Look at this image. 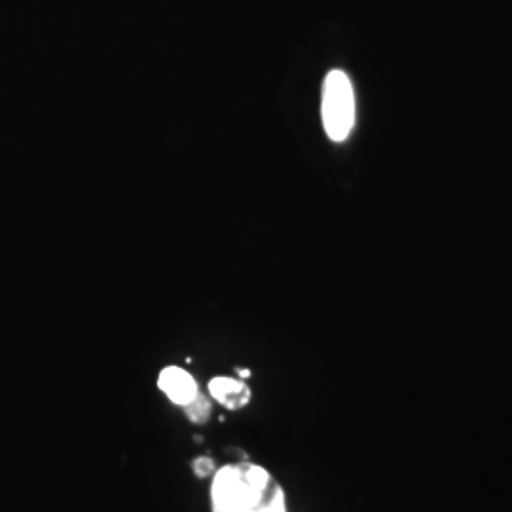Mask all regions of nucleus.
<instances>
[{
  "mask_svg": "<svg viewBox=\"0 0 512 512\" xmlns=\"http://www.w3.org/2000/svg\"><path fill=\"white\" fill-rule=\"evenodd\" d=\"M192 469H194V475L198 476V478H207V476L217 473L215 461L211 458H205V456L194 459L192 461Z\"/></svg>",
  "mask_w": 512,
  "mask_h": 512,
  "instance_id": "6",
  "label": "nucleus"
},
{
  "mask_svg": "<svg viewBox=\"0 0 512 512\" xmlns=\"http://www.w3.org/2000/svg\"><path fill=\"white\" fill-rule=\"evenodd\" d=\"M158 385L164 391L165 397L179 406L190 403L200 393L196 380L186 370L177 366L164 368L158 376Z\"/></svg>",
  "mask_w": 512,
  "mask_h": 512,
  "instance_id": "3",
  "label": "nucleus"
},
{
  "mask_svg": "<svg viewBox=\"0 0 512 512\" xmlns=\"http://www.w3.org/2000/svg\"><path fill=\"white\" fill-rule=\"evenodd\" d=\"M211 505L213 512H287L279 482L249 461L220 467L211 484Z\"/></svg>",
  "mask_w": 512,
  "mask_h": 512,
  "instance_id": "1",
  "label": "nucleus"
},
{
  "mask_svg": "<svg viewBox=\"0 0 512 512\" xmlns=\"http://www.w3.org/2000/svg\"><path fill=\"white\" fill-rule=\"evenodd\" d=\"M209 393L228 410H241L251 403V389L234 378H213L209 382Z\"/></svg>",
  "mask_w": 512,
  "mask_h": 512,
  "instance_id": "4",
  "label": "nucleus"
},
{
  "mask_svg": "<svg viewBox=\"0 0 512 512\" xmlns=\"http://www.w3.org/2000/svg\"><path fill=\"white\" fill-rule=\"evenodd\" d=\"M323 126L334 143L346 141L355 124V95L344 71H330L323 84Z\"/></svg>",
  "mask_w": 512,
  "mask_h": 512,
  "instance_id": "2",
  "label": "nucleus"
},
{
  "mask_svg": "<svg viewBox=\"0 0 512 512\" xmlns=\"http://www.w3.org/2000/svg\"><path fill=\"white\" fill-rule=\"evenodd\" d=\"M184 414L186 418L194 423H207L209 416H211V401L207 397H203L202 393H198L192 401L188 404H184Z\"/></svg>",
  "mask_w": 512,
  "mask_h": 512,
  "instance_id": "5",
  "label": "nucleus"
},
{
  "mask_svg": "<svg viewBox=\"0 0 512 512\" xmlns=\"http://www.w3.org/2000/svg\"><path fill=\"white\" fill-rule=\"evenodd\" d=\"M238 372L241 374V378H249V376H251L249 370H238Z\"/></svg>",
  "mask_w": 512,
  "mask_h": 512,
  "instance_id": "7",
  "label": "nucleus"
}]
</instances>
